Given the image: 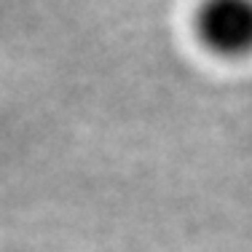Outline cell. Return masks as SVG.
<instances>
[{
    "label": "cell",
    "mask_w": 252,
    "mask_h": 252,
    "mask_svg": "<svg viewBox=\"0 0 252 252\" xmlns=\"http://www.w3.org/2000/svg\"><path fill=\"white\" fill-rule=\"evenodd\" d=\"M196 30L212 54L242 59L252 54V0H204Z\"/></svg>",
    "instance_id": "obj_1"
}]
</instances>
